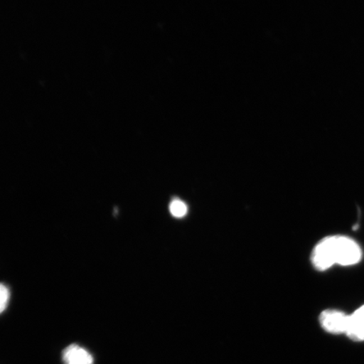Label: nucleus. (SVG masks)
Returning <instances> with one entry per match:
<instances>
[{"label": "nucleus", "mask_w": 364, "mask_h": 364, "mask_svg": "<svg viewBox=\"0 0 364 364\" xmlns=\"http://www.w3.org/2000/svg\"><path fill=\"white\" fill-rule=\"evenodd\" d=\"M336 262L338 265L348 267L360 262L362 250L356 241L348 236L334 235Z\"/></svg>", "instance_id": "obj_1"}, {"label": "nucleus", "mask_w": 364, "mask_h": 364, "mask_svg": "<svg viewBox=\"0 0 364 364\" xmlns=\"http://www.w3.org/2000/svg\"><path fill=\"white\" fill-rule=\"evenodd\" d=\"M311 262L318 271H326L336 264L334 236H327L316 245L311 254Z\"/></svg>", "instance_id": "obj_2"}, {"label": "nucleus", "mask_w": 364, "mask_h": 364, "mask_svg": "<svg viewBox=\"0 0 364 364\" xmlns=\"http://www.w3.org/2000/svg\"><path fill=\"white\" fill-rule=\"evenodd\" d=\"M348 322V315L336 309H326L320 316L322 328L331 334H346Z\"/></svg>", "instance_id": "obj_3"}, {"label": "nucleus", "mask_w": 364, "mask_h": 364, "mask_svg": "<svg viewBox=\"0 0 364 364\" xmlns=\"http://www.w3.org/2000/svg\"><path fill=\"white\" fill-rule=\"evenodd\" d=\"M65 364H93L94 359L87 350L77 344L68 346L62 353Z\"/></svg>", "instance_id": "obj_4"}, {"label": "nucleus", "mask_w": 364, "mask_h": 364, "mask_svg": "<svg viewBox=\"0 0 364 364\" xmlns=\"http://www.w3.org/2000/svg\"><path fill=\"white\" fill-rule=\"evenodd\" d=\"M346 335L354 341H364V304L352 315L348 316Z\"/></svg>", "instance_id": "obj_5"}, {"label": "nucleus", "mask_w": 364, "mask_h": 364, "mask_svg": "<svg viewBox=\"0 0 364 364\" xmlns=\"http://www.w3.org/2000/svg\"><path fill=\"white\" fill-rule=\"evenodd\" d=\"M188 208L186 204L179 198H174L170 204V212L173 217L183 218L188 213Z\"/></svg>", "instance_id": "obj_6"}, {"label": "nucleus", "mask_w": 364, "mask_h": 364, "mask_svg": "<svg viewBox=\"0 0 364 364\" xmlns=\"http://www.w3.org/2000/svg\"><path fill=\"white\" fill-rule=\"evenodd\" d=\"M11 299V292L6 285L0 284V314L6 311Z\"/></svg>", "instance_id": "obj_7"}]
</instances>
